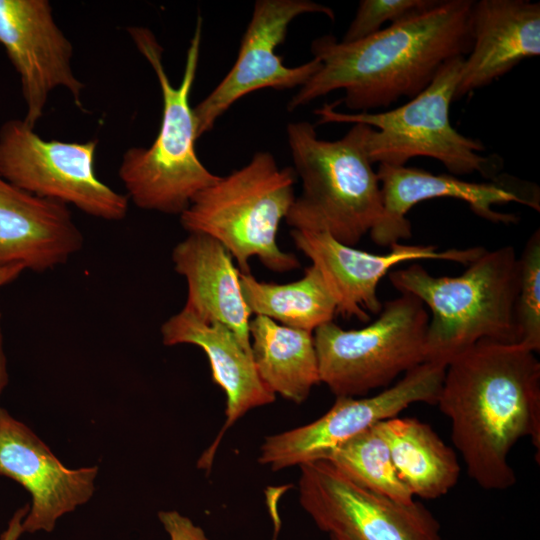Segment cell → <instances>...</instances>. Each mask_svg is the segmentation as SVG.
I'll use <instances>...</instances> for the list:
<instances>
[{"label":"cell","instance_id":"cell-27","mask_svg":"<svg viewBox=\"0 0 540 540\" xmlns=\"http://www.w3.org/2000/svg\"><path fill=\"white\" fill-rule=\"evenodd\" d=\"M158 517L171 540H210L202 528L177 511H160ZM278 533L274 530L272 540L277 539Z\"/></svg>","mask_w":540,"mask_h":540},{"label":"cell","instance_id":"cell-13","mask_svg":"<svg viewBox=\"0 0 540 540\" xmlns=\"http://www.w3.org/2000/svg\"><path fill=\"white\" fill-rule=\"evenodd\" d=\"M376 172L382 191L383 215L370 236L378 246L390 247L410 238L412 229L406 215L412 207L429 199L464 201L474 214L493 223L518 222L513 214L495 211L494 205L515 202L540 211L538 186L507 174H499L486 182H468L407 166L378 164Z\"/></svg>","mask_w":540,"mask_h":540},{"label":"cell","instance_id":"cell-14","mask_svg":"<svg viewBox=\"0 0 540 540\" xmlns=\"http://www.w3.org/2000/svg\"><path fill=\"white\" fill-rule=\"evenodd\" d=\"M296 248L312 261L336 303V314L368 322L379 314L382 302L377 293L380 280L396 265L417 260H443L469 265L483 247L439 251L435 245H391L386 254H374L343 244L327 231L292 229Z\"/></svg>","mask_w":540,"mask_h":540},{"label":"cell","instance_id":"cell-26","mask_svg":"<svg viewBox=\"0 0 540 540\" xmlns=\"http://www.w3.org/2000/svg\"><path fill=\"white\" fill-rule=\"evenodd\" d=\"M435 2L436 0H361L342 42L364 39L380 31L386 22L395 23Z\"/></svg>","mask_w":540,"mask_h":540},{"label":"cell","instance_id":"cell-4","mask_svg":"<svg viewBox=\"0 0 540 540\" xmlns=\"http://www.w3.org/2000/svg\"><path fill=\"white\" fill-rule=\"evenodd\" d=\"M202 24L198 15L177 87L166 73L163 48L155 34L142 26L126 29L151 65L163 102L161 124L153 143L127 149L118 170L128 199L144 210L180 215L197 193L220 178L203 165L195 151L198 137L190 95L198 70Z\"/></svg>","mask_w":540,"mask_h":540},{"label":"cell","instance_id":"cell-9","mask_svg":"<svg viewBox=\"0 0 540 540\" xmlns=\"http://www.w3.org/2000/svg\"><path fill=\"white\" fill-rule=\"evenodd\" d=\"M98 141L46 140L23 119L0 127V175L41 198L73 205L106 221L126 217L129 199L102 182L95 172Z\"/></svg>","mask_w":540,"mask_h":540},{"label":"cell","instance_id":"cell-28","mask_svg":"<svg viewBox=\"0 0 540 540\" xmlns=\"http://www.w3.org/2000/svg\"><path fill=\"white\" fill-rule=\"evenodd\" d=\"M30 509L29 505L18 509L10 519L7 528L1 534L0 540H18L23 533L22 523Z\"/></svg>","mask_w":540,"mask_h":540},{"label":"cell","instance_id":"cell-3","mask_svg":"<svg viewBox=\"0 0 540 540\" xmlns=\"http://www.w3.org/2000/svg\"><path fill=\"white\" fill-rule=\"evenodd\" d=\"M459 276H433L422 265L390 272L401 294L417 297L431 312L425 362L447 365L482 340L518 344L515 303L519 259L511 245L485 251Z\"/></svg>","mask_w":540,"mask_h":540},{"label":"cell","instance_id":"cell-12","mask_svg":"<svg viewBox=\"0 0 540 540\" xmlns=\"http://www.w3.org/2000/svg\"><path fill=\"white\" fill-rule=\"evenodd\" d=\"M308 13L334 20V11L310 0H257L242 37L236 61L221 82L193 108L197 137L209 132L237 100L263 88L285 90L303 86L320 68L314 58L296 67L283 64L276 48L290 23Z\"/></svg>","mask_w":540,"mask_h":540},{"label":"cell","instance_id":"cell-29","mask_svg":"<svg viewBox=\"0 0 540 540\" xmlns=\"http://www.w3.org/2000/svg\"><path fill=\"white\" fill-rule=\"evenodd\" d=\"M7 382H8V373H7V365H6V356L4 352L2 314L0 312V394L5 388Z\"/></svg>","mask_w":540,"mask_h":540},{"label":"cell","instance_id":"cell-24","mask_svg":"<svg viewBox=\"0 0 540 540\" xmlns=\"http://www.w3.org/2000/svg\"><path fill=\"white\" fill-rule=\"evenodd\" d=\"M326 460L360 486L401 503L414 496L400 480L377 424L330 451Z\"/></svg>","mask_w":540,"mask_h":540},{"label":"cell","instance_id":"cell-8","mask_svg":"<svg viewBox=\"0 0 540 540\" xmlns=\"http://www.w3.org/2000/svg\"><path fill=\"white\" fill-rule=\"evenodd\" d=\"M429 314L411 294L382 305L376 320L346 330L333 321L313 332L321 383L336 397L366 395L425 362Z\"/></svg>","mask_w":540,"mask_h":540},{"label":"cell","instance_id":"cell-17","mask_svg":"<svg viewBox=\"0 0 540 540\" xmlns=\"http://www.w3.org/2000/svg\"><path fill=\"white\" fill-rule=\"evenodd\" d=\"M161 336L167 346L200 347L209 360L213 382L225 392V423L198 461L199 468L210 470L225 432L250 410L274 402L276 395L259 377L251 351L226 325L204 320L182 308L162 324Z\"/></svg>","mask_w":540,"mask_h":540},{"label":"cell","instance_id":"cell-15","mask_svg":"<svg viewBox=\"0 0 540 540\" xmlns=\"http://www.w3.org/2000/svg\"><path fill=\"white\" fill-rule=\"evenodd\" d=\"M0 44L19 76L28 126L35 128L49 94L58 87L68 90L83 109L85 85L72 69L73 46L48 0H0Z\"/></svg>","mask_w":540,"mask_h":540},{"label":"cell","instance_id":"cell-10","mask_svg":"<svg viewBox=\"0 0 540 540\" xmlns=\"http://www.w3.org/2000/svg\"><path fill=\"white\" fill-rule=\"evenodd\" d=\"M299 468V503L321 531L343 540H442L438 520L420 502L366 489L326 460Z\"/></svg>","mask_w":540,"mask_h":540},{"label":"cell","instance_id":"cell-6","mask_svg":"<svg viewBox=\"0 0 540 540\" xmlns=\"http://www.w3.org/2000/svg\"><path fill=\"white\" fill-rule=\"evenodd\" d=\"M293 167L280 168L273 155L260 151L248 164L219 178L197 193L179 215L188 233H202L219 241L241 273H250L257 257L269 270L288 272L298 258L277 244L280 223L296 198Z\"/></svg>","mask_w":540,"mask_h":540},{"label":"cell","instance_id":"cell-31","mask_svg":"<svg viewBox=\"0 0 540 540\" xmlns=\"http://www.w3.org/2000/svg\"><path fill=\"white\" fill-rule=\"evenodd\" d=\"M329 538H330V540H343V539H340V538L332 536V535H329Z\"/></svg>","mask_w":540,"mask_h":540},{"label":"cell","instance_id":"cell-19","mask_svg":"<svg viewBox=\"0 0 540 540\" xmlns=\"http://www.w3.org/2000/svg\"><path fill=\"white\" fill-rule=\"evenodd\" d=\"M540 54V4L480 0L472 9V45L463 58L455 100L488 86Z\"/></svg>","mask_w":540,"mask_h":540},{"label":"cell","instance_id":"cell-2","mask_svg":"<svg viewBox=\"0 0 540 540\" xmlns=\"http://www.w3.org/2000/svg\"><path fill=\"white\" fill-rule=\"evenodd\" d=\"M519 344L482 340L448 362L437 400L469 477L485 490L516 482L508 456L529 437L539 459L540 362Z\"/></svg>","mask_w":540,"mask_h":540},{"label":"cell","instance_id":"cell-20","mask_svg":"<svg viewBox=\"0 0 540 540\" xmlns=\"http://www.w3.org/2000/svg\"><path fill=\"white\" fill-rule=\"evenodd\" d=\"M175 271L187 283L184 309L229 327L251 351L249 310L241 289L240 270L230 252L215 238L188 233L172 250Z\"/></svg>","mask_w":540,"mask_h":540},{"label":"cell","instance_id":"cell-5","mask_svg":"<svg viewBox=\"0 0 540 540\" xmlns=\"http://www.w3.org/2000/svg\"><path fill=\"white\" fill-rule=\"evenodd\" d=\"M370 129L355 123L342 138L328 141L307 121L287 125L293 169L302 182L285 219L292 229L327 231L354 246L380 222L381 185L366 150Z\"/></svg>","mask_w":540,"mask_h":540},{"label":"cell","instance_id":"cell-22","mask_svg":"<svg viewBox=\"0 0 540 540\" xmlns=\"http://www.w3.org/2000/svg\"><path fill=\"white\" fill-rule=\"evenodd\" d=\"M377 426L388 444L400 480L413 496L436 499L457 484V455L429 424L413 417L396 416Z\"/></svg>","mask_w":540,"mask_h":540},{"label":"cell","instance_id":"cell-18","mask_svg":"<svg viewBox=\"0 0 540 540\" xmlns=\"http://www.w3.org/2000/svg\"><path fill=\"white\" fill-rule=\"evenodd\" d=\"M84 236L67 205L26 192L0 175V269L44 272L81 250Z\"/></svg>","mask_w":540,"mask_h":540},{"label":"cell","instance_id":"cell-30","mask_svg":"<svg viewBox=\"0 0 540 540\" xmlns=\"http://www.w3.org/2000/svg\"><path fill=\"white\" fill-rule=\"evenodd\" d=\"M25 268L21 265H13L0 269V288L16 280Z\"/></svg>","mask_w":540,"mask_h":540},{"label":"cell","instance_id":"cell-7","mask_svg":"<svg viewBox=\"0 0 540 540\" xmlns=\"http://www.w3.org/2000/svg\"><path fill=\"white\" fill-rule=\"evenodd\" d=\"M463 58L447 61L422 92L397 108L344 113L334 109L339 102L324 104L314 111L319 117L317 123L370 126L366 150L372 164L405 166L414 157H430L454 175L479 173L492 180L499 175L503 159L495 154L482 155L484 144L459 133L450 121Z\"/></svg>","mask_w":540,"mask_h":540},{"label":"cell","instance_id":"cell-11","mask_svg":"<svg viewBox=\"0 0 540 540\" xmlns=\"http://www.w3.org/2000/svg\"><path fill=\"white\" fill-rule=\"evenodd\" d=\"M446 365L424 362L394 385L371 397H336L317 420L268 436L258 462L272 471L322 460L344 442L381 421L398 416L414 403L436 405Z\"/></svg>","mask_w":540,"mask_h":540},{"label":"cell","instance_id":"cell-1","mask_svg":"<svg viewBox=\"0 0 540 540\" xmlns=\"http://www.w3.org/2000/svg\"><path fill=\"white\" fill-rule=\"evenodd\" d=\"M472 0H436L386 28L355 42L333 35L311 44L319 70L291 98L293 111L343 89L345 105L359 112L388 108L414 98L449 60L465 57L472 45Z\"/></svg>","mask_w":540,"mask_h":540},{"label":"cell","instance_id":"cell-25","mask_svg":"<svg viewBox=\"0 0 540 540\" xmlns=\"http://www.w3.org/2000/svg\"><path fill=\"white\" fill-rule=\"evenodd\" d=\"M519 259L515 303L519 342L533 352L540 350V230L530 236Z\"/></svg>","mask_w":540,"mask_h":540},{"label":"cell","instance_id":"cell-16","mask_svg":"<svg viewBox=\"0 0 540 540\" xmlns=\"http://www.w3.org/2000/svg\"><path fill=\"white\" fill-rule=\"evenodd\" d=\"M98 468H66L26 425L0 408V475L22 485L32 497L23 532H51L57 519L86 503Z\"/></svg>","mask_w":540,"mask_h":540},{"label":"cell","instance_id":"cell-21","mask_svg":"<svg viewBox=\"0 0 540 540\" xmlns=\"http://www.w3.org/2000/svg\"><path fill=\"white\" fill-rule=\"evenodd\" d=\"M251 355L262 382L275 395L303 403L321 383L312 332L255 315L249 327Z\"/></svg>","mask_w":540,"mask_h":540},{"label":"cell","instance_id":"cell-23","mask_svg":"<svg viewBox=\"0 0 540 540\" xmlns=\"http://www.w3.org/2000/svg\"><path fill=\"white\" fill-rule=\"evenodd\" d=\"M240 282L252 315L267 317L281 325L313 333L337 315L335 300L312 264L293 282L260 281L250 273H240Z\"/></svg>","mask_w":540,"mask_h":540}]
</instances>
